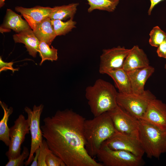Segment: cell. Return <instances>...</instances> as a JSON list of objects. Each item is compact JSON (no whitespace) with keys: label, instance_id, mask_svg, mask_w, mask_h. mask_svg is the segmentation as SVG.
Wrapping results in <instances>:
<instances>
[{"label":"cell","instance_id":"cell-26","mask_svg":"<svg viewBox=\"0 0 166 166\" xmlns=\"http://www.w3.org/2000/svg\"><path fill=\"white\" fill-rule=\"evenodd\" d=\"M39 154L38 160V166H47L45 160L48 154L52 151L45 140H43L39 147Z\"/></svg>","mask_w":166,"mask_h":166},{"label":"cell","instance_id":"cell-20","mask_svg":"<svg viewBox=\"0 0 166 166\" xmlns=\"http://www.w3.org/2000/svg\"><path fill=\"white\" fill-rule=\"evenodd\" d=\"M78 3H72L67 5L55 6L52 8L49 18L51 20L65 21L73 18L76 13Z\"/></svg>","mask_w":166,"mask_h":166},{"label":"cell","instance_id":"cell-29","mask_svg":"<svg viewBox=\"0 0 166 166\" xmlns=\"http://www.w3.org/2000/svg\"><path fill=\"white\" fill-rule=\"evenodd\" d=\"M14 64L13 62H5L3 61L2 57H0V72L7 70H10L12 71L13 73L16 71H18V69L14 68L13 67Z\"/></svg>","mask_w":166,"mask_h":166},{"label":"cell","instance_id":"cell-18","mask_svg":"<svg viewBox=\"0 0 166 166\" xmlns=\"http://www.w3.org/2000/svg\"><path fill=\"white\" fill-rule=\"evenodd\" d=\"M33 31L40 42H44L50 45L57 36L49 17H46L38 23Z\"/></svg>","mask_w":166,"mask_h":166},{"label":"cell","instance_id":"cell-24","mask_svg":"<svg viewBox=\"0 0 166 166\" xmlns=\"http://www.w3.org/2000/svg\"><path fill=\"white\" fill-rule=\"evenodd\" d=\"M51 22L57 36L65 35L75 28L76 24L73 18L65 22L58 19L51 20Z\"/></svg>","mask_w":166,"mask_h":166},{"label":"cell","instance_id":"cell-22","mask_svg":"<svg viewBox=\"0 0 166 166\" xmlns=\"http://www.w3.org/2000/svg\"><path fill=\"white\" fill-rule=\"evenodd\" d=\"M89 6L88 12L90 13L95 10L113 12L120 0H87Z\"/></svg>","mask_w":166,"mask_h":166},{"label":"cell","instance_id":"cell-30","mask_svg":"<svg viewBox=\"0 0 166 166\" xmlns=\"http://www.w3.org/2000/svg\"><path fill=\"white\" fill-rule=\"evenodd\" d=\"M157 48L156 53L158 56L166 59V38Z\"/></svg>","mask_w":166,"mask_h":166},{"label":"cell","instance_id":"cell-19","mask_svg":"<svg viewBox=\"0 0 166 166\" xmlns=\"http://www.w3.org/2000/svg\"><path fill=\"white\" fill-rule=\"evenodd\" d=\"M107 74L113 80L119 92L122 93H132L130 81L127 72L123 68L113 69L106 72Z\"/></svg>","mask_w":166,"mask_h":166},{"label":"cell","instance_id":"cell-12","mask_svg":"<svg viewBox=\"0 0 166 166\" xmlns=\"http://www.w3.org/2000/svg\"><path fill=\"white\" fill-rule=\"evenodd\" d=\"M141 120L161 129H166V104L156 98L153 99Z\"/></svg>","mask_w":166,"mask_h":166},{"label":"cell","instance_id":"cell-2","mask_svg":"<svg viewBox=\"0 0 166 166\" xmlns=\"http://www.w3.org/2000/svg\"><path fill=\"white\" fill-rule=\"evenodd\" d=\"M112 121L107 112L92 119L85 120L84 134L85 148L91 157L96 156L103 143L115 132Z\"/></svg>","mask_w":166,"mask_h":166},{"label":"cell","instance_id":"cell-34","mask_svg":"<svg viewBox=\"0 0 166 166\" xmlns=\"http://www.w3.org/2000/svg\"><path fill=\"white\" fill-rule=\"evenodd\" d=\"M164 68L165 69L166 71V63L164 65Z\"/></svg>","mask_w":166,"mask_h":166},{"label":"cell","instance_id":"cell-3","mask_svg":"<svg viewBox=\"0 0 166 166\" xmlns=\"http://www.w3.org/2000/svg\"><path fill=\"white\" fill-rule=\"evenodd\" d=\"M85 97L94 117L111 110L117 105L118 92L111 83L101 79L86 87Z\"/></svg>","mask_w":166,"mask_h":166},{"label":"cell","instance_id":"cell-25","mask_svg":"<svg viewBox=\"0 0 166 166\" xmlns=\"http://www.w3.org/2000/svg\"><path fill=\"white\" fill-rule=\"evenodd\" d=\"M149 35V43L153 47H157L166 38V33L158 26L152 29Z\"/></svg>","mask_w":166,"mask_h":166},{"label":"cell","instance_id":"cell-9","mask_svg":"<svg viewBox=\"0 0 166 166\" xmlns=\"http://www.w3.org/2000/svg\"><path fill=\"white\" fill-rule=\"evenodd\" d=\"M103 144L112 149L126 151L140 157L145 153L138 137L116 130Z\"/></svg>","mask_w":166,"mask_h":166},{"label":"cell","instance_id":"cell-8","mask_svg":"<svg viewBox=\"0 0 166 166\" xmlns=\"http://www.w3.org/2000/svg\"><path fill=\"white\" fill-rule=\"evenodd\" d=\"M30 131L28 120L22 114L20 115L14 121V125L10 128V143L6 153L9 160L15 159L21 154V145Z\"/></svg>","mask_w":166,"mask_h":166},{"label":"cell","instance_id":"cell-11","mask_svg":"<svg viewBox=\"0 0 166 166\" xmlns=\"http://www.w3.org/2000/svg\"><path fill=\"white\" fill-rule=\"evenodd\" d=\"M130 50V49L120 46L103 49L100 57L99 73L104 74L110 70L123 68L124 61Z\"/></svg>","mask_w":166,"mask_h":166},{"label":"cell","instance_id":"cell-10","mask_svg":"<svg viewBox=\"0 0 166 166\" xmlns=\"http://www.w3.org/2000/svg\"><path fill=\"white\" fill-rule=\"evenodd\" d=\"M107 112L116 130L138 138L139 120L118 105Z\"/></svg>","mask_w":166,"mask_h":166},{"label":"cell","instance_id":"cell-15","mask_svg":"<svg viewBox=\"0 0 166 166\" xmlns=\"http://www.w3.org/2000/svg\"><path fill=\"white\" fill-rule=\"evenodd\" d=\"M147 56L137 45H134L126 57L123 68L126 71L146 67L150 65Z\"/></svg>","mask_w":166,"mask_h":166},{"label":"cell","instance_id":"cell-33","mask_svg":"<svg viewBox=\"0 0 166 166\" xmlns=\"http://www.w3.org/2000/svg\"><path fill=\"white\" fill-rule=\"evenodd\" d=\"M5 0H0V8L3 6L5 4Z\"/></svg>","mask_w":166,"mask_h":166},{"label":"cell","instance_id":"cell-1","mask_svg":"<svg viewBox=\"0 0 166 166\" xmlns=\"http://www.w3.org/2000/svg\"><path fill=\"white\" fill-rule=\"evenodd\" d=\"M85 118L70 109L58 110L43 120V137L66 166H103L88 153L84 134Z\"/></svg>","mask_w":166,"mask_h":166},{"label":"cell","instance_id":"cell-13","mask_svg":"<svg viewBox=\"0 0 166 166\" xmlns=\"http://www.w3.org/2000/svg\"><path fill=\"white\" fill-rule=\"evenodd\" d=\"M15 10L21 14L33 30L38 23L45 18L49 17L52 8L36 6L31 8H26L17 6Z\"/></svg>","mask_w":166,"mask_h":166},{"label":"cell","instance_id":"cell-17","mask_svg":"<svg viewBox=\"0 0 166 166\" xmlns=\"http://www.w3.org/2000/svg\"><path fill=\"white\" fill-rule=\"evenodd\" d=\"M13 38L15 43L24 44L29 54L34 57H36L40 42L31 28L14 34Z\"/></svg>","mask_w":166,"mask_h":166},{"label":"cell","instance_id":"cell-32","mask_svg":"<svg viewBox=\"0 0 166 166\" xmlns=\"http://www.w3.org/2000/svg\"><path fill=\"white\" fill-rule=\"evenodd\" d=\"M163 0H150L151 2L150 7L148 11V15H150L154 7L159 3Z\"/></svg>","mask_w":166,"mask_h":166},{"label":"cell","instance_id":"cell-7","mask_svg":"<svg viewBox=\"0 0 166 166\" xmlns=\"http://www.w3.org/2000/svg\"><path fill=\"white\" fill-rule=\"evenodd\" d=\"M43 107V105L41 104L38 106L34 105L32 110L28 107L24 108V111L27 114V119L31 135L30 153L28 159L25 162L24 165L26 166L30 165L32 162L35 152L39 148L43 140L40 122Z\"/></svg>","mask_w":166,"mask_h":166},{"label":"cell","instance_id":"cell-23","mask_svg":"<svg viewBox=\"0 0 166 166\" xmlns=\"http://www.w3.org/2000/svg\"><path fill=\"white\" fill-rule=\"evenodd\" d=\"M38 52L42 59L40 65L45 60L53 61L57 59V50L52 46L50 47V45L44 42H40Z\"/></svg>","mask_w":166,"mask_h":166},{"label":"cell","instance_id":"cell-28","mask_svg":"<svg viewBox=\"0 0 166 166\" xmlns=\"http://www.w3.org/2000/svg\"><path fill=\"white\" fill-rule=\"evenodd\" d=\"M45 161L47 166H66L63 160L52 152L47 155Z\"/></svg>","mask_w":166,"mask_h":166},{"label":"cell","instance_id":"cell-16","mask_svg":"<svg viewBox=\"0 0 166 166\" xmlns=\"http://www.w3.org/2000/svg\"><path fill=\"white\" fill-rule=\"evenodd\" d=\"M30 28L27 22L23 19L20 15L8 9L0 29L2 33L9 32L12 29L18 33Z\"/></svg>","mask_w":166,"mask_h":166},{"label":"cell","instance_id":"cell-21","mask_svg":"<svg viewBox=\"0 0 166 166\" xmlns=\"http://www.w3.org/2000/svg\"><path fill=\"white\" fill-rule=\"evenodd\" d=\"M0 105L4 111L3 117L0 121V140L8 146L10 143V128L7 123L9 117L13 112V109L11 107L8 108L7 105L1 101H0Z\"/></svg>","mask_w":166,"mask_h":166},{"label":"cell","instance_id":"cell-6","mask_svg":"<svg viewBox=\"0 0 166 166\" xmlns=\"http://www.w3.org/2000/svg\"><path fill=\"white\" fill-rule=\"evenodd\" d=\"M96 156L103 166H141L144 164L142 157L126 151L112 149L103 144Z\"/></svg>","mask_w":166,"mask_h":166},{"label":"cell","instance_id":"cell-27","mask_svg":"<svg viewBox=\"0 0 166 166\" xmlns=\"http://www.w3.org/2000/svg\"><path fill=\"white\" fill-rule=\"evenodd\" d=\"M30 153L28 148L26 146L23 147L21 154L17 158L10 160L5 165L6 166H22L24 165V160L28 157Z\"/></svg>","mask_w":166,"mask_h":166},{"label":"cell","instance_id":"cell-14","mask_svg":"<svg viewBox=\"0 0 166 166\" xmlns=\"http://www.w3.org/2000/svg\"><path fill=\"white\" fill-rule=\"evenodd\" d=\"M126 71L130 81L132 93L136 94H141L144 91L145 84L154 72L155 68L149 65Z\"/></svg>","mask_w":166,"mask_h":166},{"label":"cell","instance_id":"cell-5","mask_svg":"<svg viewBox=\"0 0 166 166\" xmlns=\"http://www.w3.org/2000/svg\"><path fill=\"white\" fill-rule=\"evenodd\" d=\"M149 90L141 94L117 93V105L133 117L141 120L150 101L156 98Z\"/></svg>","mask_w":166,"mask_h":166},{"label":"cell","instance_id":"cell-31","mask_svg":"<svg viewBox=\"0 0 166 166\" xmlns=\"http://www.w3.org/2000/svg\"><path fill=\"white\" fill-rule=\"evenodd\" d=\"M39 148L36 150L35 152V155L33 160L30 165L31 166H38V160L39 154Z\"/></svg>","mask_w":166,"mask_h":166},{"label":"cell","instance_id":"cell-4","mask_svg":"<svg viewBox=\"0 0 166 166\" xmlns=\"http://www.w3.org/2000/svg\"><path fill=\"white\" fill-rule=\"evenodd\" d=\"M138 138L147 157L159 158L166 153V129L140 120Z\"/></svg>","mask_w":166,"mask_h":166}]
</instances>
